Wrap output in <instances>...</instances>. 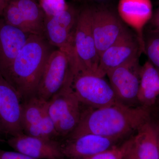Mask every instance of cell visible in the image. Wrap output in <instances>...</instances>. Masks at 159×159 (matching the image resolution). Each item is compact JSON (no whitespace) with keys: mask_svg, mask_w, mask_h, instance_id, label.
<instances>
[{"mask_svg":"<svg viewBox=\"0 0 159 159\" xmlns=\"http://www.w3.org/2000/svg\"><path fill=\"white\" fill-rule=\"evenodd\" d=\"M150 116V108L142 106L129 107L117 103L99 108L88 107L82 110L79 124L66 139L93 134L123 140L136 132Z\"/></svg>","mask_w":159,"mask_h":159,"instance_id":"obj_1","label":"cell"},{"mask_svg":"<svg viewBox=\"0 0 159 159\" xmlns=\"http://www.w3.org/2000/svg\"><path fill=\"white\" fill-rule=\"evenodd\" d=\"M54 48L43 36L31 34L3 75L16 91L22 102L36 96L46 61Z\"/></svg>","mask_w":159,"mask_h":159,"instance_id":"obj_2","label":"cell"},{"mask_svg":"<svg viewBox=\"0 0 159 159\" xmlns=\"http://www.w3.org/2000/svg\"><path fill=\"white\" fill-rule=\"evenodd\" d=\"M74 75L69 74L61 88L48 101V111L59 138L65 139L79 124L81 103L73 87Z\"/></svg>","mask_w":159,"mask_h":159,"instance_id":"obj_3","label":"cell"},{"mask_svg":"<svg viewBox=\"0 0 159 159\" xmlns=\"http://www.w3.org/2000/svg\"><path fill=\"white\" fill-rule=\"evenodd\" d=\"M74 76L82 72L97 73L99 55L92 31L91 7L80 9L74 35Z\"/></svg>","mask_w":159,"mask_h":159,"instance_id":"obj_4","label":"cell"},{"mask_svg":"<svg viewBox=\"0 0 159 159\" xmlns=\"http://www.w3.org/2000/svg\"><path fill=\"white\" fill-rule=\"evenodd\" d=\"M80 9L68 4L63 11L51 16H45L43 36L56 48L68 56L71 66L74 62V35Z\"/></svg>","mask_w":159,"mask_h":159,"instance_id":"obj_5","label":"cell"},{"mask_svg":"<svg viewBox=\"0 0 159 159\" xmlns=\"http://www.w3.org/2000/svg\"><path fill=\"white\" fill-rule=\"evenodd\" d=\"M104 77L89 72L74 76L72 87L81 104L96 109L119 103L110 84Z\"/></svg>","mask_w":159,"mask_h":159,"instance_id":"obj_6","label":"cell"},{"mask_svg":"<svg viewBox=\"0 0 159 159\" xmlns=\"http://www.w3.org/2000/svg\"><path fill=\"white\" fill-rule=\"evenodd\" d=\"M91 7L92 31L100 55L115 43L128 30L117 12L109 6L94 5Z\"/></svg>","mask_w":159,"mask_h":159,"instance_id":"obj_7","label":"cell"},{"mask_svg":"<svg viewBox=\"0 0 159 159\" xmlns=\"http://www.w3.org/2000/svg\"><path fill=\"white\" fill-rule=\"evenodd\" d=\"M139 57L111 70L107 74L119 103L129 107L139 106L138 94L141 66Z\"/></svg>","mask_w":159,"mask_h":159,"instance_id":"obj_8","label":"cell"},{"mask_svg":"<svg viewBox=\"0 0 159 159\" xmlns=\"http://www.w3.org/2000/svg\"><path fill=\"white\" fill-rule=\"evenodd\" d=\"M23 133L31 136L58 139L48 111V101L34 96L22 102Z\"/></svg>","mask_w":159,"mask_h":159,"instance_id":"obj_9","label":"cell"},{"mask_svg":"<svg viewBox=\"0 0 159 159\" xmlns=\"http://www.w3.org/2000/svg\"><path fill=\"white\" fill-rule=\"evenodd\" d=\"M70 72L68 56L63 51L54 49L46 61L36 96L48 101L61 88Z\"/></svg>","mask_w":159,"mask_h":159,"instance_id":"obj_10","label":"cell"},{"mask_svg":"<svg viewBox=\"0 0 159 159\" xmlns=\"http://www.w3.org/2000/svg\"><path fill=\"white\" fill-rule=\"evenodd\" d=\"M21 104L16 91L0 74V134L9 138L23 133Z\"/></svg>","mask_w":159,"mask_h":159,"instance_id":"obj_11","label":"cell"},{"mask_svg":"<svg viewBox=\"0 0 159 159\" xmlns=\"http://www.w3.org/2000/svg\"><path fill=\"white\" fill-rule=\"evenodd\" d=\"M142 53L136 34L129 29L100 55L97 74L105 77L109 72L139 57Z\"/></svg>","mask_w":159,"mask_h":159,"instance_id":"obj_12","label":"cell"},{"mask_svg":"<svg viewBox=\"0 0 159 159\" xmlns=\"http://www.w3.org/2000/svg\"><path fill=\"white\" fill-rule=\"evenodd\" d=\"M61 142L64 157L67 159H86L108 150L122 143V140L107 138L93 134H85Z\"/></svg>","mask_w":159,"mask_h":159,"instance_id":"obj_13","label":"cell"},{"mask_svg":"<svg viewBox=\"0 0 159 159\" xmlns=\"http://www.w3.org/2000/svg\"><path fill=\"white\" fill-rule=\"evenodd\" d=\"M7 143L14 151L33 158H64L61 142L57 139L31 136L22 133L9 137Z\"/></svg>","mask_w":159,"mask_h":159,"instance_id":"obj_14","label":"cell"},{"mask_svg":"<svg viewBox=\"0 0 159 159\" xmlns=\"http://www.w3.org/2000/svg\"><path fill=\"white\" fill-rule=\"evenodd\" d=\"M117 13L135 32L142 52L145 53L144 29L153 15L151 0H119Z\"/></svg>","mask_w":159,"mask_h":159,"instance_id":"obj_15","label":"cell"},{"mask_svg":"<svg viewBox=\"0 0 159 159\" xmlns=\"http://www.w3.org/2000/svg\"><path fill=\"white\" fill-rule=\"evenodd\" d=\"M31 34L0 18V74L2 76L9 69Z\"/></svg>","mask_w":159,"mask_h":159,"instance_id":"obj_16","label":"cell"},{"mask_svg":"<svg viewBox=\"0 0 159 159\" xmlns=\"http://www.w3.org/2000/svg\"><path fill=\"white\" fill-rule=\"evenodd\" d=\"M159 125L151 115L133 136V145L140 159H159Z\"/></svg>","mask_w":159,"mask_h":159,"instance_id":"obj_17","label":"cell"},{"mask_svg":"<svg viewBox=\"0 0 159 159\" xmlns=\"http://www.w3.org/2000/svg\"><path fill=\"white\" fill-rule=\"evenodd\" d=\"M159 97V71L148 61L141 66L138 101L139 105L152 107Z\"/></svg>","mask_w":159,"mask_h":159,"instance_id":"obj_18","label":"cell"},{"mask_svg":"<svg viewBox=\"0 0 159 159\" xmlns=\"http://www.w3.org/2000/svg\"><path fill=\"white\" fill-rule=\"evenodd\" d=\"M32 31L43 36L45 15L37 0H13Z\"/></svg>","mask_w":159,"mask_h":159,"instance_id":"obj_19","label":"cell"},{"mask_svg":"<svg viewBox=\"0 0 159 159\" xmlns=\"http://www.w3.org/2000/svg\"><path fill=\"white\" fill-rule=\"evenodd\" d=\"M2 18L10 25L25 32L32 34L31 29L13 0L9 1L4 9Z\"/></svg>","mask_w":159,"mask_h":159,"instance_id":"obj_20","label":"cell"},{"mask_svg":"<svg viewBox=\"0 0 159 159\" xmlns=\"http://www.w3.org/2000/svg\"><path fill=\"white\" fill-rule=\"evenodd\" d=\"M145 39V53L148 61L159 71V33L150 30Z\"/></svg>","mask_w":159,"mask_h":159,"instance_id":"obj_21","label":"cell"},{"mask_svg":"<svg viewBox=\"0 0 159 159\" xmlns=\"http://www.w3.org/2000/svg\"><path fill=\"white\" fill-rule=\"evenodd\" d=\"M133 142L131 137L113 148L95 155L86 159H125V155Z\"/></svg>","mask_w":159,"mask_h":159,"instance_id":"obj_22","label":"cell"},{"mask_svg":"<svg viewBox=\"0 0 159 159\" xmlns=\"http://www.w3.org/2000/svg\"><path fill=\"white\" fill-rule=\"evenodd\" d=\"M45 16H51L65 10L68 6L66 0H39Z\"/></svg>","mask_w":159,"mask_h":159,"instance_id":"obj_23","label":"cell"},{"mask_svg":"<svg viewBox=\"0 0 159 159\" xmlns=\"http://www.w3.org/2000/svg\"><path fill=\"white\" fill-rule=\"evenodd\" d=\"M0 159H35L18 152L10 151L0 148Z\"/></svg>","mask_w":159,"mask_h":159,"instance_id":"obj_24","label":"cell"},{"mask_svg":"<svg viewBox=\"0 0 159 159\" xmlns=\"http://www.w3.org/2000/svg\"><path fill=\"white\" fill-rule=\"evenodd\" d=\"M150 21L151 26L150 30L159 33V6L154 13H153L152 18Z\"/></svg>","mask_w":159,"mask_h":159,"instance_id":"obj_25","label":"cell"},{"mask_svg":"<svg viewBox=\"0 0 159 159\" xmlns=\"http://www.w3.org/2000/svg\"><path fill=\"white\" fill-rule=\"evenodd\" d=\"M125 159H140L136 153L133 143L125 155Z\"/></svg>","mask_w":159,"mask_h":159,"instance_id":"obj_26","label":"cell"},{"mask_svg":"<svg viewBox=\"0 0 159 159\" xmlns=\"http://www.w3.org/2000/svg\"><path fill=\"white\" fill-rule=\"evenodd\" d=\"M96 4L95 5L98 6H109L114 0H90Z\"/></svg>","mask_w":159,"mask_h":159,"instance_id":"obj_27","label":"cell"},{"mask_svg":"<svg viewBox=\"0 0 159 159\" xmlns=\"http://www.w3.org/2000/svg\"><path fill=\"white\" fill-rule=\"evenodd\" d=\"M10 0H0V18L2 17L3 11Z\"/></svg>","mask_w":159,"mask_h":159,"instance_id":"obj_28","label":"cell"},{"mask_svg":"<svg viewBox=\"0 0 159 159\" xmlns=\"http://www.w3.org/2000/svg\"><path fill=\"white\" fill-rule=\"evenodd\" d=\"M151 112L152 115L159 117V107L154 106L151 107Z\"/></svg>","mask_w":159,"mask_h":159,"instance_id":"obj_29","label":"cell"},{"mask_svg":"<svg viewBox=\"0 0 159 159\" xmlns=\"http://www.w3.org/2000/svg\"><path fill=\"white\" fill-rule=\"evenodd\" d=\"M152 116L154 117L156 119H157V121L158 122V124L159 125V117L157 116H154V115H152V114H151ZM158 143H159V136H158Z\"/></svg>","mask_w":159,"mask_h":159,"instance_id":"obj_30","label":"cell"},{"mask_svg":"<svg viewBox=\"0 0 159 159\" xmlns=\"http://www.w3.org/2000/svg\"><path fill=\"white\" fill-rule=\"evenodd\" d=\"M154 106H155L157 107H159V97H158V98L157 99L156 103V104H155V105Z\"/></svg>","mask_w":159,"mask_h":159,"instance_id":"obj_31","label":"cell"},{"mask_svg":"<svg viewBox=\"0 0 159 159\" xmlns=\"http://www.w3.org/2000/svg\"><path fill=\"white\" fill-rule=\"evenodd\" d=\"M1 141H2V140H1V139H0V142H1Z\"/></svg>","mask_w":159,"mask_h":159,"instance_id":"obj_32","label":"cell"},{"mask_svg":"<svg viewBox=\"0 0 159 159\" xmlns=\"http://www.w3.org/2000/svg\"><path fill=\"white\" fill-rule=\"evenodd\" d=\"M60 159H65V158Z\"/></svg>","mask_w":159,"mask_h":159,"instance_id":"obj_33","label":"cell"}]
</instances>
